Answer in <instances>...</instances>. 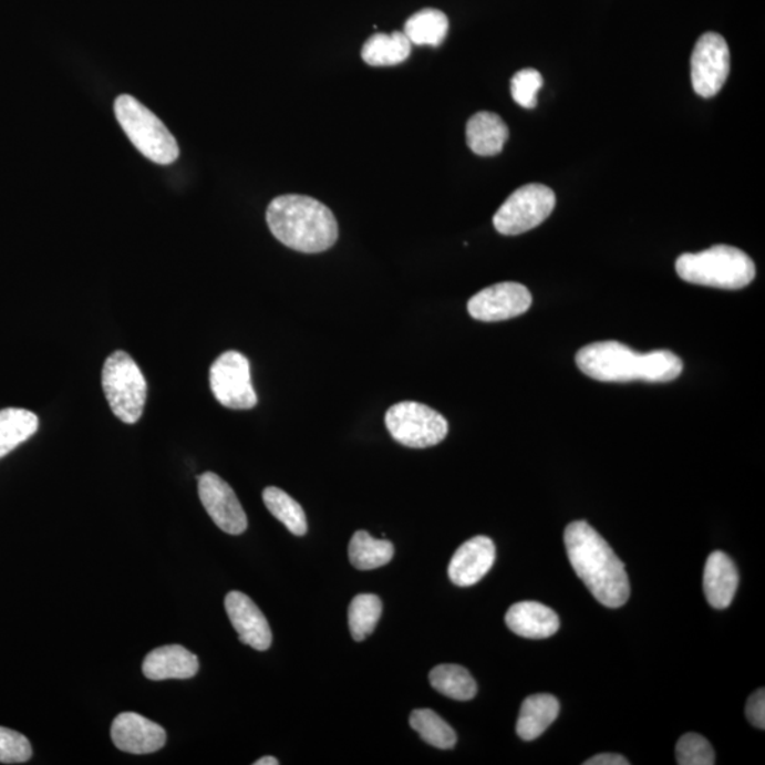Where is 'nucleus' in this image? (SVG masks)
<instances>
[{"instance_id":"aec40b11","label":"nucleus","mask_w":765,"mask_h":765,"mask_svg":"<svg viewBox=\"0 0 765 765\" xmlns=\"http://www.w3.org/2000/svg\"><path fill=\"white\" fill-rule=\"evenodd\" d=\"M560 704L547 693L531 695L521 704L516 732L521 740L531 742L544 734L559 716Z\"/></svg>"},{"instance_id":"6ab92c4d","label":"nucleus","mask_w":765,"mask_h":765,"mask_svg":"<svg viewBox=\"0 0 765 765\" xmlns=\"http://www.w3.org/2000/svg\"><path fill=\"white\" fill-rule=\"evenodd\" d=\"M509 138V128L498 114L489 111L471 116L466 124V144L474 154L495 156L504 149Z\"/></svg>"},{"instance_id":"412c9836","label":"nucleus","mask_w":765,"mask_h":765,"mask_svg":"<svg viewBox=\"0 0 765 765\" xmlns=\"http://www.w3.org/2000/svg\"><path fill=\"white\" fill-rule=\"evenodd\" d=\"M412 53V43L403 32L378 33L364 43L362 59L373 68H386L405 62Z\"/></svg>"},{"instance_id":"393cba45","label":"nucleus","mask_w":765,"mask_h":765,"mask_svg":"<svg viewBox=\"0 0 765 765\" xmlns=\"http://www.w3.org/2000/svg\"><path fill=\"white\" fill-rule=\"evenodd\" d=\"M430 683L441 695L466 702L476 696V682L465 668L459 665H438L430 673Z\"/></svg>"},{"instance_id":"f03ea898","label":"nucleus","mask_w":765,"mask_h":765,"mask_svg":"<svg viewBox=\"0 0 765 765\" xmlns=\"http://www.w3.org/2000/svg\"><path fill=\"white\" fill-rule=\"evenodd\" d=\"M576 363L586 376L606 383H668L683 370L681 358L671 351L638 353L616 341L587 344L577 353Z\"/></svg>"},{"instance_id":"f3484780","label":"nucleus","mask_w":765,"mask_h":765,"mask_svg":"<svg viewBox=\"0 0 765 765\" xmlns=\"http://www.w3.org/2000/svg\"><path fill=\"white\" fill-rule=\"evenodd\" d=\"M738 587V572L734 561L723 551H714L703 572L704 596L713 608L724 610L732 604Z\"/></svg>"},{"instance_id":"f8f14e48","label":"nucleus","mask_w":765,"mask_h":765,"mask_svg":"<svg viewBox=\"0 0 765 765\" xmlns=\"http://www.w3.org/2000/svg\"><path fill=\"white\" fill-rule=\"evenodd\" d=\"M199 496L203 506L217 528L229 535L245 534L247 515L231 486L215 473L199 476Z\"/></svg>"},{"instance_id":"a878e982","label":"nucleus","mask_w":765,"mask_h":765,"mask_svg":"<svg viewBox=\"0 0 765 765\" xmlns=\"http://www.w3.org/2000/svg\"><path fill=\"white\" fill-rule=\"evenodd\" d=\"M262 500L273 518L281 521L292 535L306 536L308 531L307 516L302 506L276 486H268L262 493Z\"/></svg>"},{"instance_id":"473e14b6","label":"nucleus","mask_w":765,"mask_h":765,"mask_svg":"<svg viewBox=\"0 0 765 765\" xmlns=\"http://www.w3.org/2000/svg\"><path fill=\"white\" fill-rule=\"evenodd\" d=\"M585 765H628L630 762L626 757L620 756L616 753H604L599 754V756L591 757L587 762L582 763Z\"/></svg>"},{"instance_id":"72a5a7b5","label":"nucleus","mask_w":765,"mask_h":765,"mask_svg":"<svg viewBox=\"0 0 765 765\" xmlns=\"http://www.w3.org/2000/svg\"><path fill=\"white\" fill-rule=\"evenodd\" d=\"M280 762L276 757H262L260 759H257L255 765H278Z\"/></svg>"},{"instance_id":"9b49d317","label":"nucleus","mask_w":765,"mask_h":765,"mask_svg":"<svg viewBox=\"0 0 765 765\" xmlns=\"http://www.w3.org/2000/svg\"><path fill=\"white\" fill-rule=\"evenodd\" d=\"M531 306V293L519 282H499L471 298L469 316L476 321L500 322L524 316Z\"/></svg>"},{"instance_id":"5701e85b","label":"nucleus","mask_w":765,"mask_h":765,"mask_svg":"<svg viewBox=\"0 0 765 765\" xmlns=\"http://www.w3.org/2000/svg\"><path fill=\"white\" fill-rule=\"evenodd\" d=\"M449 22L447 14L438 9H423L404 24V34L415 45L438 48L447 38Z\"/></svg>"},{"instance_id":"f257e3e1","label":"nucleus","mask_w":765,"mask_h":765,"mask_svg":"<svg viewBox=\"0 0 765 765\" xmlns=\"http://www.w3.org/2000/svg\"><path fill=\"white\" fill-rule=\"evenodd\" d=\"M570 565L600 604L620 608L630 599L631 586L624 564L604 537L585 520L572 521L565 531Z\"/></svg>"},{"instance_id":"c756f323","label":"nucleus","mask_w":765,"mask_h":765,"mask_svg":"<svg viewBox=\"0 0 765 765\" xmlns=\"http://www.w3.org/2000/svg\"><path fill=\"white\" fill-rule=\"evenodd\" d=\"M541 87H544V77L535 69L520 70L510 81L511 97L524 108H535L537 93Z\"/></svg>"},{"instance_id":"20e7f679","label":"nucleus","mask_w":765,"mask_h":765,"mask_svg":"<svg viewBox=\"0 0 765 765\" xmlns=\"http://www.w3.org/2000/svg\"><path fill=\"white\" fill-rule=\"evenodd\" d=\"M676 272L695 286L742 290L756 277V265L740 248L721 245L682 255L676 260Z\"/></svg>"},{"instance_id":"dca6fc26","label":"nucleus","mask_w":765,"mask_h":765,"mask_svg":"<svg viewBox=\"0 0 765 765\" xmlns=\"http://www.w3.org/2000/svg\"><path fill=\"white\" fill-rule=\"evenodd\" d=\"M505 621L511 632L529 640H544L555 635L560 628L556 612L536 601H521L511 606L506 612Z\"/></svg>"},{"instance_id":"7ed1b4c3","label":"nucleus","mask_w":765,"mask_h":765,"mask_svg":"<svg viewBox=\"0 0 765 765\" xmlns=\"http://www.w3.org/2000/svg\"><path fill=\"white\" fill-rule=\"evenodd\" d=\"M267 223L278 241L306 255L329 250L339 237L331 209L309 196L276 197L268 206Z\"/></svg>"},{"instance_id":"bb28decb","label":"nucleus","mask_w":765,"mask_h":765,"mask_svg":"<svg viewBox=\"0 0 765 765\" xmlns=\"http://www.w3.org/2000/svg\"><path fill=\"white\" fill-rule=\"evenodd\" d=\"M410 726L425 743L441 750H449L457 744V734L440 714L430 709H417L410 716Z\"/></svg>"},{"instance_id":"a211bd4d","label":"nucleus","mask_w":765,"mask_h":765,"mask_svg":"<svg viewBox=\"0 0 765 765\" xmlns=\"http://www.w3.org/2000/svg\"><path fill=\"white\" fill-rule=\"evenodd\" d=\"M199 658L182 645L156 648L146 655L142 671L151 681L190 679L199 672Z\"/></svg>"},{"instance_id":"6e6552de","label":"nucleus","mask_w":765,"mask_h":765,"mask_svg":"<svg viewBox=\"0 0 765 765\" xmlns=\"http://www.w3.org/2000/svg\"><path fill=\"white\" fill-rule=\"evenodd\" d=\"M555 206L556 195L550 187L539 184L521 186L495 213V229L504 236L524 235L540 226Z\"/></svg>"},{"instance_id":"2eb2a0df","label":"nucleus","mask_w":765,"mask_h":765,"mask_svg":"<svg viewBox=\"0 0 765 765\" xmlns=\"http://www.w3.org/2000/svg\"><path fill=\"white\" fill-rule=\"evenodd\" d=\"M495 559L494 541L486 536H476L455 551L449 561V579L458 587L474 586L493 569Z\"/></svg>"},{"instance_id":"0eeeda50","label":"nucleus","mask_w":765,"mask_h":765,"mask_svg":"<svg viewBox=\"0 0 765 765\" xmlns=\"http://www.w3.org/2000/svg\"><path fill=\"white\" fill-rule=\"evenodd\" d=\"M386 427L397 443L409 448L434 447L448 434V422L428 405L402 402L386 413Z\"/></svg>"},{"instance_id":"9d476101","label":"nucleus","mask_w":765,"mask_h":765,"mask_svg":"<svg viewBox=\"0 0 765 765\" xmlns=\"http://www.w3.org/2000/svg\"><path fill=\"white\" fill-rule=\"evenodd\" d=\"M693 90L703 99L721 93L731 73V52L726 40L717 33H704L697 40L691 59Z\"/></svg>"},{"instance_id":"2f4dec72","label":"nucleus","mask_w":765,"mask_h":765,"mask_svg":"<svg viewBox=\"0 0 765 765\" xmlns=\"http://www.w3.org/2000/svg\"><path fill=\"white\" fill-rule=\"evenodd\" d=\"M746 717L754 727L765 728V691L758 689L752 696L748 697L746 704Z\"/></svg>"},{"instance_id":"c85d7f7f","label":"nucleus","mask_w":765,"mask_h":765,"mask_svg":"<svg viewBox=\"0 0 765 765\" xmlns=\"http://www.w3.org/2000/svg\"><path fill=\"white\" fill-rule=\"evenodd\" d=\"M679 765H713L714 750L706 738L696 733H688L676 744Z\"/></svg>"},{"instance_id":"1a4fd4ad","label":"nucleus","mask_w":765,"mask_h":765,"mask_svg":"<svg viewBox=\"0 0 765 765\" xmlns=\"http://www.w3.org/2000/svg\"><path fill=\"white\" fill-rule=\"evenodd\" d=\"M210 389L217 402L227 409L250 410L258 402L250 362L240 352H225L216 359L210 368Z\"/></svg>"},{"instance_id":"39448f33","label":"nucleus","mask_w":765,"mask_h":765,"mask_svg":"<svg viewBox=\"0 0 765 765\" xmlns=\"http://www.w3.org/2000/svg\"><path fill=\"white\" fill-rule=\"evenodd\" d=\"M116 120L135 148L158 165L179 158V146L164 123L133 95H120L114 104Z\"/></svg>"},{"instance_id":"4468645a","label":"nucleus","mask_w":765,"mask_h":765,"mask_svg":"<svg viewBox=\"0 0 765 765\" xmlns=\"http://www.w3.org/2000/svg\"><path fill=\"white\" fill-rule=\"evenodd\" d=\"M225 607L240 642L257 651H267L271 647L270 624L250 597L245 592L231 591L226 596Z\"/></svg>"},{"instance_id":"ddd939ff","label":"nucleus","mask_w":765,"mask_h":765,"mask_svg":"<svg viewBox=\"0 0 765 765\" xmlns=\"http://www.w3.org/2000/svg\"><path fill=\"white\" fill-rule=\"evenodd\" d=\"M111 737L116 748L131 754L159 752L166 744L164 727L133 712L121 713L115 717Z\"/></svg>"},{"instance_id":"cd10ccee","label":"nucleus","mask_w":765,"mask_h":765,"mask_svg":"<svg viewBox=\"0 0 765 765\" xmlns=\"http://www.w3.org/2000/svg\"><path fill=\"white\" fill-rule=\"evenodd\" d=\"M382 600L374 595H359L349 606L348 620L354 641L361 642L376 628L382 617Z\"/></svg>"},{"instance_id":"7c9ffc66","label":"nucleus","mask_w":765,"mask_h":765,"mask_svg":"<svg viewBox=\"0 0 765 765\" xmlns=\"http://www.w3.org/2000/svg\"><path fill=\"white\" fill-rule=\"evenodd\" d=\"M32 744L28 737L7 727H0V763L22 764L32 758Z\"/></svg>"},{"instance_id":"b1692460","label":"nucleus","mask_w":765,"mask_h":765,"mask_svg":"<svg viewBox=\"0 0 765 765\" xmlns=\"http://www.w3.org/2000/svg\"><path fill=\"white\" fill-rule=\"evenodd\" d=\"M394 546L389 540H379L368 531L358 530L349 544V560L358 570H374L392 561Z\"/></svg>"},{"instance_id":"423d86ee","label":"nucleus","mask_w":765,"mask_h":765,"mask_svg":"<svg viewBox=\"0 0 765 765\" xmlns=\"http://www.w3.org/2000/svg\"><path fill=\"white\" fill-rule=\"evenodd\" d=\"M101 380L106 402L115 417L125 424L138 422L144 413L148 386L134 359L126 352H114L106 358Z\"/></svg>"},{"instance_id":"4be33fe9","label":"nucleus","mask_w":765,"mask_h":765,"mask_svg":"<svg viewBox=\"0 0 765 765\" xmlns=\"http://www.w3.org/2000/svg\"><path fill=\"white\" fill-rule=\"evenodd\" d=\"M39 430V418L24 409H4L0 412V458L7 457Z\"/></svg>"}]
</instances>
